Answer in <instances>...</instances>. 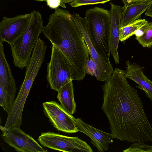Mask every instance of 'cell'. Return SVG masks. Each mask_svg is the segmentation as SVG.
<instances>
[{"instance_id": "obj_1", "label": "cell", "mask_w": 152, "mask_h": 152, "mask_svg": "<svg viewBox=\"0 0 152 152\" xmlns=\"http://www.w3.org/2000/svg\"><path fill=\"white\" fill-rule=\"evenodd\" d=\"M124 71L116 68L102 85V109L114 138L129 143H152V126L137 90L128 83Z\"/></svg>"}, {"instance_id": "obj_2", "label": "cell", "mask_w": 152, "mask_h": 152, "mask_svg": "<svg viewBox=\"0 0 152 152\" xmlns=\"http://www.w3.org/2000/svg\"><path fill=\"white\" fill-rule=\"evenodd\" d=\"M42 32L67 58L72 67L73 80H82L86 74V66L90 54L69 11L56 8Z\"/></svg>"}, {"instance_id": "obj_3", "label": "cell", "mask_w": 152, "mask_h": 152, "mask_svg": "<svg viewBox=\"0 0 152 152\" xmlns=\"http://www.w3.org/2000/svg\"><path fill=\"white\" fill-rule=\"evenodd\" d=\"M86 23L92 43L98 53L110 61L111 17L110 11L95 7L85 13Z\"/></svg>"}, {"instance_id": "obj_4", "label": "cell", "mask_w": 152, "mask_h": 152, "mask_svg": "<svg viewBox=\"0 0 152 152\" xmlns=\"http://www.w3.org/2000/svg\"><path fill=\"white\" fill-rule=\"evenodd\" d=\"M43 27L41 14L38 11H33L26 31L10 45L15 66L21 69L27 66Z\"/></svg>"}, {"instance_id": "obj_5", "label": "cell", "mask_w": 152, "mask_h": 152, "mask_svg": "<svg viewBox=\"0 0 152 152\" xmlns=\"http://www.w3.org/2000/svg\"><path fill=\"white\" fill-rule=\"evenodd\" d=\"M47 78L51 88L57 91L73 80V71L69 62L61 50L53 45L50 59L47 66Z\"/></svg>"}, {"instance_id": "obj_6", "label": "cell", "mask_w": 152, "mask_h": 152, "mask_svg": "<svg viewBox=\"0 0 152 152\" xmlns=\"http://www.w3.org/2000/svg\"><path fill=\"white\" fill-rule=\"evenodd\" d=\"M38 140L44 147L63 152H92L91 147L77 137H70L53 132L42 133Z\"/></svg>"}, {"instance_id": "obj_7", "label": "cell", "mask_w": 152, "mask_h": 152, "mask_svg": "<svg viewBox=\"0 0 152 152\" xmlns=\"http://www.w3.org/2000/svg\"><path fill=\"white\" fill-rule=\"evenodd\" d=\"M17 90L15 80L6 58L2 42L0 41V105L8 113Z\"/></svg>"}, {"instance_id": "obj_8", "label": "cell", "mask_w": 152, "mask_h": 152, "mask_svg": "<svg viewBox=\"0 0 152 152\" xmlns=\"http://www.w3.org/2000/svg\"><path fill=\"white\" fill-rule=\"evenodd\" d=\"M72 17L87 46L90 56L96 64L98 73L97 80L101 81L106 80L114 71L110 62L104 59L95 49L91 40L85 18L81 17L77 13L74 14Z\"/></svg>"}, {"instance_id": "obj_9", "label": "cell", "mask_w": 152, "mask_h": 152, "mask_svg": "<svg viewBox=\"0 0 152 152\" xmlns=\"http://www.w3.org/2000/svg\"><path fill=\"white\" fill-rule=\"evenodd\" d=\"M1 136L4 141L19 152H47L31 136L21 130L20 127L6 128L1 126Z\"/></svg>"}, {"instance_id": "obj_10", "label": "cell", "mask_w": 152, "mask_h": 152, "mask_svg": "<svg viewBox=\"0 0 152 152\" xmlns=\"http://www.w3.org/2000/svg\"><path fill=\"white\" fill-rule=\"evenodd\" d=\"M32 15V12L12 18L3 17L0 23V41L13 43L26 31Z\"/></svg>"}, {"instance_id": "obj_11", "label": "cell", "mask_w": 152, "mask_h": 152, "mask_svg": "<svg viewBox=\"0 0 152 152\" xmlns=\"http://www.w3.org/2000/svg\"><path fill=\"white\" fill-rule=\"evenodd\" d=\"M43 111L54 127L58 130L68 133L78 132L74 121V117L55 101L42 103Z\"/></svg>"}, {"instance_id": "obj_12", "label": "cell", "mask_w": 152, "mask_h": 152, "mask_svg": "<svg viewBox=\"0 0 152 152\" xmlns=\"http://www.w3.org/2000/svg\"><path fill=\"white\" fill-rule=\"evenodd\" d=\"M74 121L78 132H82L91 139V142L99 152L109 148L114 138L111 133H108L96 128L85 123L80 118H74Z\"/></svg>"}, {"instance_id": "obj_13", "label": "cell", "mask_w": 152, "mask_h": 152, "mask_svg": "<svg viewBox=\"0 0 152 152\" xmlns=\"http://www.w3.org/2000/svg\"><path fill=\"white\" fill-rule=\"evenodd\" d=\"M110 11L111 23L110 35V53L116 64L119 63V57L118 52L121 21L124 6L121 7L110 3Z\"/></svg>"}, {"instance_id": "obj_14", "label": "cell", "mask_w": 152, "mask_h": 152, "mask_svg": "<svg viewBox=\"0 0 152 152\" xmlns=\"http://www.w3.org/2000/svg\"><path fill=\"white\" fill-rule=\"evenodd\" d=\"M124 71L126 78L134 81L138 85L137 87L144 91L146 96L152 102V81L149 79L143 72L144 67L136 63L127 60Z\"/></svg>"}, {"instance_id": "obj_15", "label": "cell", "mask_w": 152, "mask_h": 152, "mask_svg": "<svg viewBox=\"0 0 152 152\" xmlns=\"http://www.w3.org/2000/svg\"><path fill=\"white\" fill-rule=\"evenodd\" d=\"M151 0L132 2L124 5L121 21V28L129 25L139 19L146 11Z\"/></svg>"}, {"instance_id": "obj_16", "label": "cell", "mask_w": 152, "mask_h": 152, "mask_svg": "<svg viewBox=\"0 0 152 152\" xmlns=\"http://www.w3.org/2000/svg\"><path fill=\"white\" fill-rule=\"evenodd\" d=\"M72 80L62 87L58 91L57 98L60 105L69 113L72 115L76 111Z\"/></svg>"}, {"instance_id": "obj_17", "label": "cell", "mask_w": 152, "mask_h": 152, "mask_svg": "<svg viewBox=\"0 0 152 152\" xmlns=\"http://www.w3.org/2000/svg\"><path fill=\"white\" fill-rule=\"evenodd\" d=\"M135 39L144 48L152 47V22H148L137 30L134 34Z\"/></svg>"}, {"instance_id": "obj_18", "label": "cell", "mask_w": 152, "mask_h": 152, "mask_svg": "<svg viewBox=\"0 0 152 152\" xmlns=\"http://www.w3.org/2000/svg\"><path fill=\"white\" fill-rule=\"evenodd\" d=\"M148 22L145 19H138L132 23L120 28L119 40L125 41L134 34L136 31Z\"/></svg>"}, {"instance_id": "obj_19", "label": "cell", "mask_w": 152, "mask_h": 152, "mask_svg": "<svg viewBox=\"0 0 152 152\" xmlns=\"http://www.w3.org/2000/svg\"><path fill=\"white\" fill-rule=\"evenodd\" d=\"M112 0H73L69 4L72 7L97 4H103Z\"/></svg>"}, {"instance_id": "obj_20", "label": "cell", "mask_w": 152, "mask_h": 152, "mask_svg": "<svg viewBox=\"0 0 152 152\" xmlns=\"http://www.w3.org/2000/svg\"><path fill=\"white\" fill-rule=\"evenodd\" d=\"M85 69L86 74L95 77L97 80L98 73L97 66L91 56H90L89 59L87 62Z\"/></svg>"}, {"instance_id": "obj_21", "label": "cell", "mask_w": 152, "mask_h": 152, "mask_svg": "<svg viewBox=\"0 0 152 152\" xmlns=\"http://www.w3.org/2000/svg\"><path fill=\"white\" fill-rule=\"evenodd\" d=\"M48 5L52 8H57L59 6L64 8H66L65 5L62 3L60 0H47Z\"/></svg>"}, {"instance_id": "obj_22", "label": "cell", "mask_w": 152, "mask_h": 152, "mask_svg": "<svg viewBox=\"0 0 152 152\" xmlns=\"http://www.w3.org/2000/svg\"><path fill=\"white\" fill-rule=\"evenodd\" d=\"M145 15L152 18V0L145 13Z\"/></svg>"}, {"instance_id": "obj_23", "label": "cell", "mask_w": 152, "mask_h": 152, "mask_svg": "<svg viewBox=\"0 0 152 152\" xmlns=\"http://www.w3.org/2000/svg\"><path fill=\"white\" fill-rule=\"evenodd\" d=\"M149 0H129L127 1H123L124 5H126L132 2H140L142 1H145Z\"/></svg>"}, {"instance_id": "obj_24", "label": "cell", "mask_w": 152, "mask_h": 152, "mask_svg": "<svg viewBox=\"0 0 152 152\" xmlns=\"http://www.w3.org/2000/svg\"><path fill=\"white\" fill-rule=\"evenodd\" d=\"M63 4L65 5V3H69L72 1L73 0H60Z\"/></svg>"}, {"instance_id": "obj_25", "label": "cell", "mask_w": 152, "mask_h": 152, "mask_svg": "<svg viewBox=\"0 0 152 152\" xmlns=\"http://www.w3.org/2000/svg\"><path fill=\"white\" fill-rule=\"evenodd\" d=\"M35 1H46L47 0H34Z\"/></svg>"}, {"instance_id": "obj_26", "label": "cell", "mask_w": 152, "mask_h": 152, "mask_svg": "<svg viewBox=\"0 0 152 152\" xmlns=\"http://www.w3.org/2000/svg\"><path fill=\"white\" fill-rule=\"evenodd\" d=\"M128 0H122V1H127Z\"/></svg>"}]
</instances>
